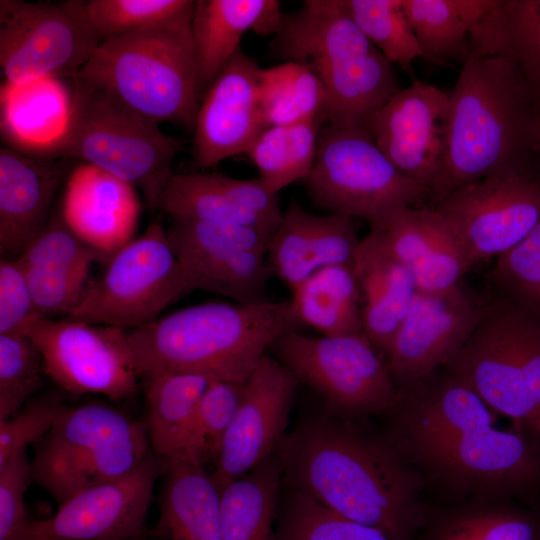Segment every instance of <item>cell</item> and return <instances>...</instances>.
<instances>
[{
	"instance_id": "obj_1",
	"label": "cell",
	"mask_w": 540,
	"mask_h": 540,
	"mask_svg": "<svg viewBox=\"0 0 540 540\" xmlns=\"http://www.w3.org/2000/svg\"><path fill=\"white\" fill-rule=\"evenodd\" d=\"M383 435L451 501L526 496L540 490V442L495 426V412L444 373L399 390Z\"/></svg>"
},
{
	"instance_id": "obj_2",
	"label": "cell",
	"mask_w": 540,
	"mask_h": 540,
	"mask_svg": "<svg viewBox=\"0 0 540 540\" xmlns=\"http://www.w3.org/2000/svg\"><path fill=\"white\" fill-rule=\"evenodd\" d=\"M278 449L287 489L390 540H414L423 526L426 484L383 434L326 412L300 422Z\"/></svg>"
},
{
	"instance_id": "obj_3",
	"label": "cell",
	"mask_w": 540,
	"mask_h": 540,
	"mask_svg": "<svg viewBox=\"0 0 540 540\" xmlns=\"http://www.w3.org/2000/svg\"><path fill=\"white\" fill-rule=\"evenodd\" d=\"M538 89L512 59L471 56L449 92L444 159L431 197L490 176L540 170Z\"/></svg>"
},
{
	"instance_id": "obj_4",
	"label": "cell",
	"mask_w": 540,
	"mask_h": 540,
	"mask_svg": "<svg viewBox=\"0 0 540 540\" xmlns=\"http://www.w3.org/2000/svg\"><path fill=\"white\" fill-rule=\"evenodd\" d=\"M301 324L291 302L204 303L127 330L141 379L189 373L243 383L265 351Z\"/></svg>"
},
{
	"instance_id": "obj_5",
	"label": "cell",
	"mask_w": 540,
	"mask_h": 540,
	"mask_svg": "<svg viewBox=\"0 0 540 540\" xmlns=\"http://www.w3.org/2000/svg\"><path fill=\"white\" fill-rule=\"evenodd\" d=\"M270 50L314 71L325 92L327 124L334 127H364L400 90L392 63L356 25L345 0H306L283 14Z\"/></svg>"
},
{
	"instance_id": "obj_6",
	"label": "cell",
	"mask_w": 540,
	"mask_h": 540,
	"mask_svg": "<svg viewBox=\"0 0 540 540\" xmlns=\"http://www.w3.org/2000/svg\"><path fill=\"white\" fill-rule=\"evenodd\" d=\"M72 80L63 131L30 156L81 160L139 188L149 207L156 209L183 143L101 87L79 76Z\"/></svg>"
},
{
	"instance_id": "obj_7",
	"label": "cell",
	"mask_w": 540,
	"mask_h": 540,
	"mask_svg": "<svg viewBox=\"0 0 540 540\" xmlns=\"http://www.w3.org/2000/svg\"><path fill=\"white\" fill-rule=\"evenodd\" d=\"M193 12L101 43L76 76L158 123L193 133L200 106Z\"/></svg>"
},
{
	"instance_id": "obj_8",
	"label": "cell",
	"mask_w": 540,
	"mask_h": 540,
	"mask_svg": "<svg viewBox=\"0 0 540 540\" xmlns=\"http://www.w3.org/2000/svg\"><path fill=\"white\" fill-rule=\"evenodd\" d=\"M517 431L538 440L540 429V317L496 296L461 349L443 366Z\"/></svg>"
},
{
	"instance_id": "obj_9",
	"label": "cell",
	"mask_w": 540,
	"mask_h": 540,
	"mask_svg": "<svg viewBox=\"0 0 540 540\" xmlns=\"http://www.w3.org/2000/svg\"><path fill=\"white\" fill-rule=\"evenodd\" d=\"M153 453L145 423L103 403L68 407L38 441L32 481L57 503L119 479Z\"/></svg>"
},
{
	"instance_id": "obj_10",
	"label": "cell",
	"mask_w": 540,
	"mask_h": 540,
	"mask_svg": "<svg viewBox=\"0 0 540 540\" xmlns=\"http://www.w3.org/2000/svg\"><path fill=\"white\" fill-rule=\"evenodd\" d=\"M314 203L381 227L404 207H417L430 190L403 175L365 127L324 124L314 166L303 180Z\"/></svg>"
},
{
	"instance_id": "obj_11",
	"label": "cell",
	"mask_w": 540,
	"mask_h": 540,
	"mask_svg": "<svg viewBox=\"0 0 540 540\" xmlns=\"http://www.w3.org/2000/svg\"><path fill=\"white\" fill-rule=\"evenodd\" d=\"M271 348L298 381L321 396L333 416L354 420L389 414L399 402L385 359L365 335L311 337L294 330Z\"/></svg>"
},
{
	"instance_id": "obj_12",
	"label": "cell",
	"mask_w": 540,
	"mask_h": 540,
	"mask_svg": "<svg viewBox=\"0 0 540 540\" xmlns=\"http://www.w3.org/2000/svg\"><path fill=\"white\" fill-rule=\"evenodd\" d=\"M100 44L86 1L0 0V66L7 84L73 79Z\"/></svg>"
},
{
	"instance_id": "obj_13",
	"label": "cell",
	"mask_w": 540,
	"mask_h": 540,
	"mask_svg": "<svg viewBox=\"0 0 540 540\" xmlns=\"http://www.w3.org/2000/svg\"><path fill=\"white\" fill-rule=\"evenodd\" d=\"M183 293L182 269L166 230L151 223L109 260L68 319L133 330L157 320Z\"/></svg>"
},
{
	"instance_id": "obj_14",
	"label": "cell",
	"mask_w": 540,
	"mask_h": 540,
	"mask_svg": "<svg viewBox=\"0 0 540 540\" xmlns=\"http://www.w3.org/2000/svg\"><path fill=\"white\" fill-rule=\"evenodd\" d=\"M166 234L187 293L203 290L241 304L270 301L267 285L274 272L266 260L267 240L256 229L172 218Z\"/></svg>"
},
{
	"instance_id": "obj_15",
	"label": "cell",
	"mask_w": 540,
	"mask_h": 540,
	"mask_svg": "<svg viewBox=\"0 0 540 540\" xmlns=\"http://www.w3.org/2000/svg\"><path fill=\"white\" fill-rule=\"evenodd\" d=\"M25 335L39 349L45 374L66 392L99 394L113 401L137 392L140 376L127 330L38 316Z\"/></svg>"
},
{
	"instance_id": "obj_16",
	"label": "cell",
	"mask_w": 540,
	"mask_h": 540,
	"mask_svg": "<svg viewBox=\"0 0 540 540\" xmlns=\"http://www.w3.org/2000/svg\"><path fill=\"white\" fill-rule=\"evenodd\" d=\"M446 220L473 266L520 243L540 220V170L461 185L432 207Z\"/></svg>"
},
{
	"instance_id": "obj_17",
	"label": "cell",
	"mask_w": 540,
	"mask_h": 540,
	"mask_svg": "<svg viewBox=\"0 0 540 540\" xmlns=\"http://www.w3.org/2000/svg\"><path fill=\"white\" fill-rule=\"evenodd\" d=\"M169 459L154 452L135 470L84 489L44 520H32L19 540H135L146 536L144 522L156 481Z\"/></svg>"
},
{
	"instance_id": "obj_18",
	"label": "cell",
	"mask_w": 540,
	"mask_h": 540,
	"mask_svg": "<svg viewBox=\"0 0 540 540\" xmlns=\"http://www.w3.org/2000/svg\"><path fill=\"white\" fill-rule=\"evenodd\" d=\"M299 381L279 360L264 354L243 384L238 409L210 475L219 492L274 453L286 436Z\"/></svg>"
},
{
	"instance_id": "obj_19",
	"label": "cell",
	"mask_w": 540,
	"mask_h": 540,
	"mask_svg": "<svg viewBox=\"0 0 540 540\" xmlns=\"http://www.w3.org/2000/svg\"><path fill=\"white\" fill-rule=\"evenodd\" d=\"M485 303L461 284L442 293L417 292L385 358L396 387H412L444 366L469 338Z\"/></svg>"
},
{
	"instance_id": "obj_20",
	"label": "cell",
	"mask_w": 540,
	"mask_h": 540,
	"mask_svg": "<svg viewBox=\"0 0 540 540\" xmlns=\"http://www.w3.org/2000/svg\"><path fill=\"white\" fill-rule=\"evenodd\" d=\"M448 119L449 92L414 80L395 93L364 127L403 175L432 194L444 159Z\"/></svg>"
},
{
	"instance_id": "obj_21",
	"label": "cell",
	"mask_w": 540,
	"mask_h": 540,
	"mask_svg": "<svg viewBox=\"0 0 540 540\" xmlns=\"http://www.w3.org/2000/svg\"><path fill=\"white\" fill-rule=\"evenodd\" d=\"M260 68L241 48L201 100L192 157L202 168L245 153L268 128L260 100Z\"/></svg>"
},
{
	"instance_id": "obj_22",
	"label": "cell",
	"mask_w": 540,
	"mask_h": 540,
	"mask_svg": "<svg viewBox=\"0 0 540 540\" xmlns=\"http://www.w3.org/2000/svg\"><path fill=\"white\" fill-rule=\"evenodd\" d=\"M156 209L171 218H189L248 226L269 240L283 211L277 194L258 179L221 173H174Z\"/></svg>"
},
{
	"instance_id": "obj_23",
	"label": "cell",
	"mask_w": 540,
	"mask_h": 540,
	"mask_svg": "<svg viewBox=\"0 0 540 540\" xmlns=\"http://www.w3.org/2000/svg\"><path fill=\"white\" fill-rule=\"evenodd\" d=\"M69 158L42 159L0 149V253L18 260L42 232L53 198L72 168Z\"/></svg>"
},
{
	"instance_id": "obj_24",
	"label": "cell",
	"mask_w": 540,
	"mask_h": 540,
	"mask_svg": "<svg viewBox=\"0 0 540 540\" xmlns=\"http://www.w3.org/2000/svg\"><path fill=\"white\" fill-rule=\"evenodd\" d=\"M360 241L355 217L316 215L291 200L267 242L266 256L274 274L292 290L324 267L353 266Z\"/></svg>"
},
{
	"instance_id": "obj_25",
	"label": "cell",
	"mask_w": 540,
	"mask_h": 540,
	"mask_svg": "<svg viewBox=\"0 0 540 540\" xmlns=\"http://www.w3.org/2000/svg\"><path fill=\"white\" fill-rule=\"evenodd\" d=\"M61 212L81 239L110 260L133 240L140 203L134 186L81 163L66 181Z\"/></svg>"
},
{
	"instance_id": "obj_26",
	"label": "cell",
	"mask_w": 540,
	"mask_h": 540,
	"mask_svg": "<svg viewBox=\"0 0 540 540\" xmlns=\"http://www.w3.org/2000/svg\"><path fill=\"white\" fill-rule=\"evenodd\" d=\"M283 18L276 0H197L191 22L197 93L201 100L240 49L248 30L276 34Z\"/></svg>"
},
{
	"instance_id": "obj_27",
	"label": "cell",
	"mask_w": 540,
	"mask_h": 540,
	"mask_svg": "<svg viewBox=\"0 0 540 540\" xmlns=\"http://www.w3.org/2000/svg\"><path fill=\"white\" fill-rule=\"evenodd\" d=\"M353 270L364 334L385 359L417 293L413 273L389 252L375 229L361 239Z\"/></svg>"
},
{
	"instance_id": "obj_28",
	"label": "cell",
	"mask_w": 540,
	"mask_h": 540,
	"mask_svg": "<svg viewBox=\"0 0 540 540\" xmlns=\"http://www.w3.org/2000/svg\"><path fill=\"white\" fill-rule=\"evenodd\" d=\"M161 478L160 515L152 535L160 540H221L220 492L204 465L169 459Z\"/></svg>"
},
{
	"instance_id": "obj_29",
	"label": "cell",
	"mask_w": 540,
	"mask_h": 540,
	"mask_svg": "<svg viewBox=\"0 0 540 540\" xmlns=\"http://www.w3.org/2000/svg\"><path fill=\"white\" fill-rule=\"evenodd\" d=\"M414 540H540V509L513 498L428 504Z\"/></svg>"
},
{
	"instance_id": "obj_30",
	"label": "cell",
	"mask_w": 540,
	"mask_h": 540,
	"mask_svg": "<svg viewBox=\"0 0 540 540\" xmlns=\"http://www.w3.org/2000/svg\"><path fill=\"white\" fill-rule=\"evenodd\" d=\"M71 106L56 78L1 87V128L11 147L31 155L63 131Z\"/></svg>"
},
{
	"instance_id": "obj_31",
	"label": "cell",
	"mask_w": 540,
	"mask_h": 540,
	"mask_svg": "<svg viewBox=\"0 0 540 540\" xmlns=\"http://www.w3.org/2000/svg\"><path fill=\"white\" fill-rule=\"evenodd\" d=\"M283 464L279 449L220 491L221 540H273Z\"/></svg>"
},
{
	"instance_id": "obj_32",
	"label": "cell",
	"mask_w": 540,
	"mask_h": 540,
	"mask_svg": "<svg viewBox=\"0 0 540 540\" xmlns=\"http://www.w3.org/2000/svg\"><path fill=\"white\" fill-rule=\"evenodd\" d=\"M213 379L189 373H159L143 378L145 426L152 451L182 458L197 405Z\"/></svg>"
},
{
	"instance_id": "obj_33",
	"label": "cell",
	"mask_w": 540,
	"mask_h": 540,
	"mask_svg": "<svg viewBox=\"0 0 540 540\" xmlns=\"http://www.w3.org/2000/svg\"><path fill=\"white\" fill-rule=\"evenodd\" d=\"M471 56L510 58L540 89V0H493L472 33Z\"/></svg>"
},
{
	"instance_id": "obj_34",
	"label": "cell",
	"mask_w": 540,
	"mask_h": 540,
	"mask_svg": "<svg viewBox=\"0 0 540 540\" xmlns=\"http://www.w3.org/2000/svg\"><path fill=\"white\" fill-rule=\"evenodd\" d=\"M291 292V306L300 323L323 336L365 335L353 266L324 267Z\"/></svg>"
},
{
	"instance_id": "obj_35",
	"label": "cell",
	"mask_w": 540,
	"mask_h": 540,
	"mask_svg": "<svg viewBox=\"0 0 540 540\" xmlns=\"http://www.w3.org/2000/svg\"><path fill=\"white\" fill-rule=\"evenodd\" d=\"M493 0H402V7L426 59L464 64L471 36Z\"/></svg>"
},
{
	"instance_id": "obj_36",
	"label": "cell",
	"mask_w": 540,
	"mask_h": 540,
	"mask_svg": "<svg viewBox=\"0 0 540 540\" xmlns=\"http://www.w3.org/2000/svg\"><path fill=\"white\" fill-rule=\"evenodd\" d=\"M325 115L288 126H271L248 147L246 155L259 171V179L273 193L304 180L317 155L319 132Z\"/></svg>"
},
{
	"instance_id": "obj_37",
	"label": "cell",
	"mask_w": 540,
	"mask_h": 540,
	"mask_svg": "<svg viewBox=\"0 0 540 540\" xmlns=\"http://www.w3.org/2000/svg\"><path fill=\"white\" fill-rule=\"evenodd\" d=\"M260 100L268 127L288 126L324 115L325 92L308 66L286 61L261 70Z\"/></svg>"
},
{
	"instance_id": "obj_38",
	"label": "cell",
	"mask_w": 540,
	"mask_h": 540,
	"mask_svg": "<svg viewBox=\"0 0 540 540\" xmlns=\"http://www.w3.org/2000/svg\"><path fill=\"white\" fill-rule=\"evenodd\" d=\"M288 491L273 540H390L377 528L344 517L310 496Z\"/></svg>"
},
{
	"instance_id": "obj_39",
	"label": "cell",
	"mask_w": 540,
	"mask_h": 540,
	"mask_svg": "<svg viewBox=\"0 0 540 540\" xmlns=\"http://www.w3.org/2000/svg\"><path fill=\"white\" fill-rule=\"evenodd\" d=\"M351 17L370 42L393 64L410 70L426 58L406 18L402 0H345Z\"/></svg>"
},
{
	"instance_id": "obj_40",
	"label": "cell",
	"mask_w": 540,
	"mask_h": 540,
	"mask_svg": "<svg viewBox=\"0 0 540 540\" xmlns=\"http://www.w3.org/2000/svg\"><path fill=\"white\" fill-rule=\"evenodd\" d=\"M243 384L217 379L210 382L197 405L182 458L203 465L216 460L238 409Z\"/></svg>"
},
{
	"instance_id": "obj_41",
	"label": "cell",
	"mask_w": 540,
	"mask_h": 540,
	"mask_svg": "<svg viewBox=\"0 0 540 540\" xmlns=\"http://www.w3.org/2000/svg\"><path fill=\"white\" fill-rule=\"evenodd\" d=\"M194 0H90L86 7L101 43L194 11Z\"/></svg>"
},
{
	"instance_id": "obj_42",
	"label": "cell",
	"mask_w": 540,
	"mask_h": 540,
	"mask_svg": "<svg viewBox=\"0 0 540 540\" xmlns=\"http://www.w3.org/2000/svg\"><path fill=\"white\" fill-rule=\"evenodd\" d=\"M44 365L41 353L25 334H0V421L17 414L40 389Z\"/></svg>"
},
{
	"instance_id": "obj_43",
	"label": "cell",
	"mask_w": 540,
	"mask_h": 540,
	"mask_svg": "<svg viewBox=\"0 0 540 540\" xmlns=\"http://www.w3.org/2000/svg\"><path fill=\"white\" fill-rule=\"evenodd\" d=\"M489 277L496 296L540 317V220L520 243L497 257Z\"/></svg>"
},
{
	"instance_id": "obj_44",
	"label": "cell",
	"mask_w": 540,
	"mask_h": 540,
	"mask_svg": "<svg viewBox=\"0 0 540 540\" xmlns=\"http://www.w3.org/2000/svg\"><path fill=\"white\" fill-rule=\"evenodd\" d=\"M105 259L68 226L60 209L51 214L45 228L18 260L24 268L78 272L90 270L94 262Z\"/></svg>"
},
{
	"instance_id": "obj_45",
	"label": "cell",
	"mask_w": 540,
	"mask_h": 540,
	"mask_svg": "<svg viewBox=\"0 0 540 540\" xmlns=\"http://www.w3.org/2000/svg\"><path fill=\"white\" fill-rule=\"evenodd\" d=\"M445 219L434 208L404 207L377 230L389 252L412 268L431 249L445 226Z\"/></svg>"
},
{
	"instance_id": "obj_46",
	"label": "cell",
	"mask_w": 540,
	"mask_h": 540,
	"mask_svg": "<svg viewBox=\"0 0 540 540\" xmlns=\"http://www.w3.org/2000/svg\"><path fill=\"white\" fill-rule=\"evenodd\" d=\"M472 267L467 253L446 222L429 252L411 271L417 292L436 294L460 284Z\"/></svg>"
},
{
	"instance_id": "obj_47",
	"label": "cell",
	"mask_w": 540,
	"mask_h": 540,
	"mask_svg": "<svg viewBox=\"0 0 540 540\" xmlns=\"http://www.w3.org/2000/svg\"><path fill=\"white\" fill-rule=\"evenodd\" d=\"M68 407L59 396L47 395L0 421V467L16 453L26 450L28 444L42 439Z\"/></svg>"
},
{
	"instance_id": "obj_48",
	"label": "cell",
	"mask_w": 540,
	"mask_h": 540,
	"mask_svg": "<svg viewBox=\"0 0 540 540\" xmlns=\"http://www.w3.org/2000/svg\"><path fill=\"white\" fill-rule=\"evenodd\" d=\"M23 266V265H22ZM37 313L45 318H68L81 304L93 280L90 270L51 272L24 268Z\"/></svg>"
},
{
	"instance_id": "obj_49",
	"label": "cell",
	"mask_w": 540,
	"mask_h": 540,
	"mask_svg": "<svg viewBox=\"0 0 540 540\" xmlns=\"http://www.w3.org/2000/svg\"><path fill=\"white\" fill-rule=\"evenodd\" d=\"M30 481L32 468L25 450L0 467V540H19L32 522L24 504Z\"/></svg>"
},
{
	"instance_id": "obj_50",
	"label": "cell",
	"mask_w": 540,
	"mask_h": 540,
	"mask_svg": "<svg viewBox=\"0 0 540 540\" xmlns=\"http://www.w3.org/2000/svg\"><path fill=\"white\" fill-rule=\"evenodd\" d=\"M38 316L24 267L19 260L1 258L0 334H25Z\"/></svg>"
},
{
	"instance_id": "obj_51",
	"label": "cell",
	"mask_w": 540,
	"mask_h": 540,
	"mask_svg": "<svg viewBox=\"0 0 540 540\" xmlns=\"http://www.w3.org/2000/svg\"><path fill=\"white\" fill-rule=\"evenodd\" d=\"M536 138L537 145L540 156V89H538V101H537V112H536Z\"/></svg>"
},
{
	"instance_id": "obj_52",
	"label": "cell",
	"mask_w": 540,
	"mask_h": 540,
	"mask_svg": "<svg viewBox=\"0 0 540 540\" xmlns=\"http://www.w3.org/2000/svg\"><path fill=\"white\" fill-rule=\"evenodd\" d=\"M135 540H146V536H143V537H140V538H137Z\"/></svg>"
},
{
	"instance_id": "obj_53",
	"label": "cell",
	"mask_w": 540,
	"mask_h": 540,
	"mask_svg": "<svg viewBox=\"0 0 540 540\" xmlns=\"http://www.w3.org/2000/svg\"><path fill=\"white\" fill-rule=\"evenodd\" d=\"M538 441L540 442V429H539V434H538Z\"/></svg>"
}]
</instances>
